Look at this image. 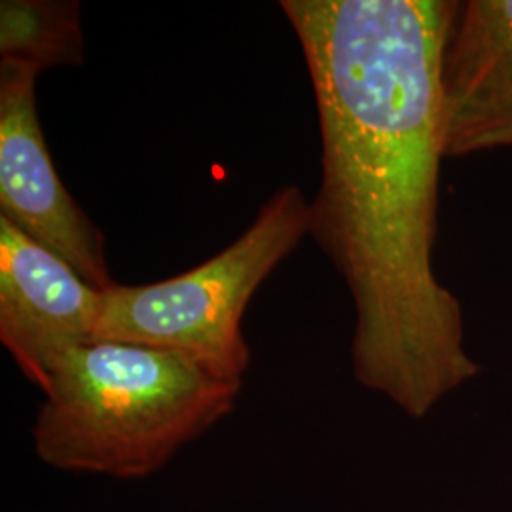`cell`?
Wrapping results in <instances>:
<instances>
[{
  "label": "cell",
  "mask_w": 512,
  "mask_h": 512,
  "mask_svg": "<svg viewBox=\"0 0 512 512\" xmlns=\"http://www.w3.org/2000/svg\"><path fill=\"white\" fill-rule=\"evenodd\" d=\"M440 122L446 158L512 147V0L450 2Z\"/></svg>",
  "instance_id": "8992f818"
},
{
  "label": "cell",
  "mask_w": 512,
  "mask_h": 512,
  "mask_svg": "<svg viewBox=\"0 0 512 512\" xmlns=\"http://www.w3.org/2000/svg\"><path fill=\"white\" fill-rule=\"evenodd\" d=\"M310 236V202L281 186L251 226L200 266L147 285L114 283L101 294L97 340L167 349L243 382L251 349L241 332L247 304L266 277Z\"/></svg>",
  "instance_id": "3957f363"
},
{
  "label": "cell",
  "mask_w": 512,
  "mask_h": 512,
  "mask_svg": "<svg viewBox=\"0 0 512 512\" xmlns=\"http://www.w3.org/2000/svg\"><path fill=\"white\" fill-rule=\"evenodd\" d=\"M38 76L0 63V217L105 293L116 283L107 264L105 236L55 171L38 120Z\"/></svg>",
  "instance_id": "277c9868"
},
{
  "label": "cell",
  "mask_w": 512,
  "mask_h": 512,
  "mask_svg": "<svg viewBox=\"0 0 512 512\" xmlns=\"http://www.w3.org/2000/svg\"><path fill=\"white\" fill-rule=\"evenodd\" d=\"M0 63L33 73L84 65L82 10L76 0H2Z\"/></svg>",
  "instance_id": "52a82bcc"
},
{
  "label": "cell",
  "mask_w": 512,
  "mask_h": 512,
  "mask_svg": "<svg viewBox=\"0 0 512 512\" xmlns=\"http://www.w3.org/2000/svg\"><path fill=\"white\" fill-rule=\"evenodd\" d=\"M101 294L61 256L0 217V342L40 391L69 349L93 340Z\"/></svg>",
  "instance_id": "5b68a950"
},
{
  "label": "cell",
  "mask_w": 512,
  "mask_h": 512,
  "mask_svg": "<svg viewBox=\"0 0 512 512\" xmlns=\"http://www.w3.org/2000/svg\"><path fill=\"white\" fill-rule=\"evenodd\" d=\"M241 384L175 351L93 338L52 368L35 452L65 473L147 478L224 420Z\"/></svg>",
  "instance_id": "7a4b0ae2"
},
{
  "label": "cell",
  "mask_w": 512,
  "mask_h": 512,
  "mask_svg": "<svg viewBox=\"0 0 512 512\" xmlns=\"http://www.w3.org/2000/svg\"><path fill=\"white\" fill-rule=\"evenodd\" d=\"M448 0H281L321 133L310 236L348 285L353 374L412 418L469 382L463 310L435 274Z\"/></svg>",
  "instance_id": "6da1fadb"
}]
</instances>
